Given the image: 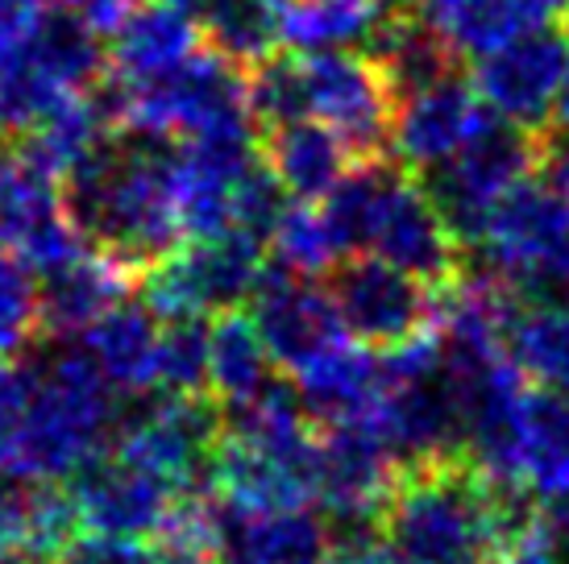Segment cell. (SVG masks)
Segmentation results:
<instances>
[{
    "mask_svg": "<svg viewBox=\"0 0 569 564\" xmlns=\"http://www.w3.org/2000/svg\"><path fill=\"white\" fill-rule=\"evenodd\" d=\"M366 250L379 253L391 266L408 270L411 279L441 286V291L461 279V241L445 224L441 208L432 204L425 183L403 167L382 191L379 216H375Z\"/></svg>",
    "mask_w": 569,
    "mask_h": 564,
    "instance_id": "cell-11",
    "label": "cell"
},
{
    "mask_svg": "<svg viewBox=\"0 0 569 564\" xmlns=\"http://www.w3.org/2000/svg\"><path fill=\"white\" fill-rule=\"evenodd\" d=\"M312 117L341 133L358 162L391 158V125L399 95L382 67L358 50H317L303 54Z\"/></svg>",
    "mask_w": 569,
    "mask_h": 564,
    "instance_id": "cell-10",
    "label": "cell"
},
{
    "mask_svg": "<svg viewBox=\"0 0 569 564\" xmlns=\"http://www.w3.org/2000/svg\"><path fill=\"white\" fill-rule=\"evenodd\" d=\"M267 274V245L246 233L196 236L142 274V299L162 320L224 315L250 303Z\"/></svg>",
    "mask_w": 569,
    "mask_h": 564,
    "instance_id": "cell-6",
    "label": "cell"
},
{
    "mask_svg": "<svg viewBox=\"0 0 569 564\" xmlns=\"http://www.w3.org/2000/svg\"><path fill=\"white\" fill-rule=\"evenodd\" d=\"M537 174L569 204V138H561V133L545 138V150H540V171Z\"/></svg>",
    "mask_w": 569,
    "mask_h": 564,
    "instance_id": "cell-41",
    "label": "cell"
},
{
    "mask_svg": "<svg viewBox=\"0 0 569 564\" xmlns=\"http://www.w3.org/2000/svg\"><path fill=\"white\" fill-rule=\"evenodd\" d=\"M217 498V494H212ZM221 564H329L332 527L312 506L253 511L217 498Z\"/></svg>",
    "mask_w": 569,
    "mask_h": 564,
    "instance_id": "cell-16",
    "label": "cell"
},
{
    "mask_svg": "<svg viewBox=\"0 0 569 564\" xmlns=\"http://www.w3.org/2000/svg\"><path fill=\"white\" fill-rule=\"evenodd\" d=\"M482 564H561V540L553 532H545V523L537 515L532 527L503 540Z\"/></svg>",
    "mask_w": 569,
    "mask_h": 564,
    "instance_id": "cell-38",
    "label": "cell"
},
{
    "mask_svg": "<svg viewBox=\"0 0 569 564\" xmlns=\"http://www.w3.org/2000/svg\"><path fill=\"white\" fill-rule=\"evenodd\" d=\"M71 498L80 511L83 532L100 535H126V540H142L154 535L159 523L171 515V506L179 502L162 477H154L150 470L133 465L121 453H100L96 461H88L71 482Z\"/></svg>",
    "mask_w": 569,
    "mask_h": 564,
    "instance_id": "cell-14",
    "label": "cell"
},
{
    "mask_svg": "<svg viewBox=\"0 0 569 564\" xmlns=\"http://www.w3.org/2000/svg\"><path fill=\"white\" fill-rule=\"evenodd\" d=\"M246 100L258 129H279L291 121L312 117V95H308V67L303 54H270L262 63L246 67Z\"/></svg>",
    "mask_w": 569,
    "mask_h": 564,
    "instance_id": "cell-30",
    "label": "cell"
},
{
    "mask_svg": "<svg viewBox=\"0 0 569 564\" xmlns=\"http://www.w3.org/2000/svg\"><path fill=\"white\" fill-rule=\"evenodd\" d=\"M287 208H291V195H287V188L274 179V171L262 162V167L238 188L233 229L253 236V241H262V245H270V233L279 229V220H283Z\"/></svg>",
    "mask_w": 569,
    "mask_h": 564,
    "instance_id": "cell-35",
    "label": "cell"
},
{
    "mask_svg": "<svg viewBox=\"0 0 569 564\" xmlns=\"http://www.w3.org/2000/svg\"><path fill=\"white\" fill-rule=\"evenodd\" d=\"M38 394V361H0V470H13Z\"/></svg>",
    "mask_w": 569,
    "mask_h": 564,
    "instance_id": "cell-34",
    "label": "cell"
},
{
    "mask_svg": "<svg viewBox=\"0 0 569 564\" xmlns=\"http://www.w3.org/2000/svg\"><path fill=\"white\" fill-rule=\"evenodd\" d=\"M109 133H112L109 109H104V100H100L92 88V92L67 95L50 117H42V121L26 133L21 150L63 183L67 174L76 171Z\"/></svg>",
    "mask_w": 569,
    "mask_h": 564,
    "instance_id": "cell-25",
    "label": "cell"
},
{
    "mask_svg": "<svg viewBox=\"0 0 569 564\" xmlns=\"http://www.w3.org/2000/svg\"><path fill=\"white\" fill-rule=\"evenodd\" d=\"M224 436V407L208 394L138 399L112 440V453L150 470L183 498L208 490L212 456Z\"/></svg>",
    "mask_w": 569,
    "mask_h": 564,
    "instance_id": "cell-7",
    "label": "cell"
},
{
    "mask_svg": "<svg viewBox=\"0 0 569 564\" xmlns=\"http://www.w3.org/2000/svg\"><path fill=\"white\" fill-rule=\"evenodd\" d=\"M370 59L382 67L396 95L432 88L441 79L461 75V50L449 42V33L420 13H408L391 4V13L379 21L370 38Z\"/></svg>",
    "mask_w": 569,
    "mask_h": 564,
    "instance_id": "cell-22",
    "label": "cell"
},
{
    "mask_svg": "<svg viewBox=\"0 0 569 564\" xmlns=\"http://www.w3.org/2000/svg\"><path fill=\"white\" fill-rule=\"evenodd\" d=\"M267 167L291 200L325 204L332 191L341 188V179L358 167V158L341 141V133H332L325 121L308 117V121L267 129Z\"/></svg>",
    "mask_w": 569,
    "mask_h": 564,
    "instance_id": "cell-21",
    "label": "cell"
},
{
    "mask_svg": "<svg viewBox=\"0 0 569 564\" xmlns=\"http://www.w3.org/2000/svg\"><path fill=\"white\" fill-rule=\"evenodd\" d=\"M549 125L561 133V138H569V63H566V75H561V83H557V95H553V112H549Z\"/></svg>",
    "mask_w": 569,
    "mask_h": 564,
    "instance_id": "cell-43",
    "label": "cell"
},
{
    "mask_svg": "<svg viewBox=\"0 0 569 564\" xmlns=\"http://www.w3.org/2000/svg\"><path fill=\"white\" fill-rule=\"evenodd\" d=\"M296 391H300L303 407L312 423L332 427V423L366 420L375 415L382 391H387V370H382V353L366 345H341L317 357L308 370L296 374Z\"/></svg>",
    "mask_w": 569,
    "mask_h": 564,
    "instance_id": "cell-20",
    "label": "cell"
},
{
    "mask_svg": "<svg viewBox=\"0 0 569 564\" xmlns=\"http://www.w3.org/2000/svg\"><path fill=\"white\" fill-rule=\"evenodd\" d=\"M67 92L59 79L50 75V67L33 54L30 38L21 47L0 50V125L9 133H30L42 117L63 104Z\"/></svg>",
    "mask_w": 569,
    "mask_h": 564,
    "instance_id": "cell-29",
    "label": "cell"
},
{
    "mask_svg": "<svg viewBox=\"0 0 569 564\" xmlns=\"http://www.w3.org/2000/svg\"><path fill=\"white\" fill-rule=\"evenodd\" d=\"M154 561L159 564H221V527H217V498L212 490L183 494L171 515L154 532Z\"/></svg>",
    "mask_w": 569,
    "mask_h": 564,
    "instance_id": "cell-32",
    "label": "cell"
},
{
    "mask_svg": "<svg viewBox=\"0 0 569 564\" xmlns=\"http://www.w3.org/2000/svg\"><path fill=\"white\" fill-rule=\"evenodd\" d=\"M478 262L520 303L561 299L569 291V204L545 179H523L495 208L475 245Z\"/></svg>",
    "mask_w": 569,
    "mask_h": 564,
    "instance_id": "cell-5",
    "label": "cell"
},
{
    "mask_svg": "<svg viewBox=\"0 0 569 564\" xmlns=\"http://www.w3.org/2000/svg\"><path fill=\"white\" fill-rule=\"evenodd\" d=\"M38 494L42 482H30L13 470H0V548L33 552V523H38Z\"/></svg>",
    "mask_w": 569,
    "mask_h": 564,
    "instance_id": "cell-36",
    "label": "cell"
},
{
    "mask_svg": "<svg viewBox=\"0 0 569 564\" xmlns=\"http://www.w3.org/2000/svg\"><path fill=\"white\" fill-rule=\"evenodd\" d=\"M109 67L112 79H121L129 88H142V83H154V79L171 75L188 63L191 54H200V42H204V30L200 21L183 9H171V4H138L133 13L109 33Z\"/></svg>",
    "mask_w": 569,
    "mask_h": 564,
    "instance_id": "cell-17",
    "label": "cell"
},
{
    "mask_svg": "<svg viewBox=\"0 0 569 564\" xmlns=\"http://www.w3.org/2000/svg\"><path fill=\"white\" fill-rule=\"evenodd\" d=\"M545 138L540 129L516 125L495 109H482L475 133L445 167L425 174L432 204L441 208L445 224L453 229L461 250H475L487 233L495 208L503 204L523 179L540 171Z\"/></svg>",
    "mask_w": 569,
    "mask_h": 564,
    "instance_id": "cell-4",
    "label": "cell"
},
{
    "mask_svg": "<svg viewBox=\"0 0 569 564\" xmlns=\"http://www.w3.org/2000/svg\"><path fill=\"white\" fill-rule=\"evenodd\" d=\"M267 250L274 266L287 270V274H303V279H325L349 258L325 204L317 208L303 204V200H291L279 229L270 233Z\"/></svg>",
    "mask_w": 569,
    "mask_h": 564,
    "instance_id": "cell-28",
    "label": "cell"
},
{
    "mask_svg": "<svg viewBox=\"0 0 569 564\" xmlns=\"http://www.w3.org/2000/svg\"><path fill=\"white\" fill-rule=\"evenodd\" d=\"M47 13L50 0H0V50L21 47Z\"/></svg>",
    "mask_w": 569,
    "mask_h": 564,
    "instance_id": "cell-39",
    "label": "cell"
},
{
    "mask_svg": "<svg viewBox=\"0 0 569 564\" xmlns=\"http://www.w3.org/2000/svg\"><path fill=\"white\" fill-rule=\"evenodd\" d=\"M59 4H63V9H76L96 33H112L133 9H138V0H59Z\"/></svg>",
    "mask_w": 569,
    "mask_h": 564,
    "instance_id": "cell-40",
    "label": "cell"
},
{
    "mask_svg": "<svg viewBox=\"0 0 569 564\" xmlns=\"http://www.w3.org/2000/svg\"><path fill=\"white\" fill-rule=\"evenodd\" d=\"M0 250L21 258L38 279L92 250L67 216L63 183L21 145L0 150Z\"/></svg>",
    "mask_w": 569,
    "mask_h": 564,
    "instance_id": "cell-9",
    "label": "cell"
},
{
    "mask_svg": "<svg viewBox=\"0 0 569 564\" xmlns=\"http://www.w3.org/2000/svg\"><path fill=\"white\" fill-rule=\"evenodd\" d=\"M287 0H208L200 9V30L212 50L241 67L279 54Z\"/></svg>",
    "mask_w": 569,
    "mask_h": 564,
    "instance_id": "cell-27",
    "label": "cell"
},
{
    "mask_svg": "<svg viewBox=\"0 0 569 564\" xmlns=\"http://www.w3.org/2000/svg\"><path fill=\"white\" fill-rule=\"evenodd\" d=\"M329 564H411L403 561L387 540H366V544H349V548H332Z\"/></svg>",
    "mask_w": 569,
    "mask_h": 564,
    "instance_id": "cell-42",
    "label": "cell"
},
{
    "mask_svg": "<svg viewBox=\"0 0 569 564\" xmlns=\"http://www.w3.org/2000/svg\"><path fill=\"white\" fill-rule=\"evenodd\" d=\"M482 95L470 79H441L432 88L399 95L391 125V158L403 171L428 174L458 154L482 117Z\"/></svg>",
    "mask_w": 569,
    "mask_h": 564,
    "instance_id": "cell-15",
    "label": "cell"
},
{
    "mask_svg": "<svg viewBox=\"0 0 569 564\" xmlns=\"http://www.w3.org/2000/svg\"><path fill=\"white\" fill-rule=\"evenodd\" d=\"M159 4H171V9H183V13L200 17V9H204L208 0H159Z\"/></svg>",
    "mask_w": 569,
    "mask_h": 564,
    "instance_id": "cell-45",
    "label": "cell"
},
{
    "mask_svg": "<svg viewBox=\"0 0 569 564\" xmlns=\"http://www.w3.org/2000/svg\"><path fill=\"white\" fill-rule=\"evenodd\" d=\"M4 133H9V129H4V125H0V150H4Z\"/></svg>",
    "mask_w": 569,
    "mask_h": 564,
    "instance_id": "cell-46",
    "label": "cell"
},
{
    "mask_svg": "<svg viewBox=\"0 0 569 564\" xmlns=\"http://www.w3.org/2000/svg\"><path fill=\"white\" fill-rule=\"evenodd\" d=\"M63 204L92 250L146 274L179 250L183 236L174 212L171 138L112 129L63 179Z\"/></svg>",
    "mask_w": 569,
    "mask_h": 564,
    "instance_id": "cell-1",
    "label": "cell"
},
{
    "mask_svg": "<svg viewBox=\"0 0 569 564\" xmlns=\"http://www.w3.org/2000/svg\"><path fill=\"white\" fill-rule=\"evenodd\" d=\"M42 332V282L21 258L0 250V361L17 357Z\"/></svg>",
    "mask_w": 569,
    "mask_h": 564,
    "instance_id": "cell-33",
    "label": "cell"
},
{
    "mask_svg": "<svg viewBox=\"0 0 569 564\" xmlns=\"http://www.w3.org/2000/svg\"><path fill=\"white\" fill-rule=\"evenodd\" d=\"M507 353L528 386L569 399V299L520 303L507 324Z\"/></svg>",
    "mask_w": 569,
    "mask_h": 564,
    "instance_id": "cell-23",
    "label": "cell"
},
{
    "mask_svg": "<svg viewBox=\"0 0 569 564\" xmlns=\"http://www.w3.org/2000/svg\"><path fill=\"white\" fill-rule=\"evenodd\" d=\"M250 303L253 329H258L267 353L279 365V374L296 377L300 370H308L312 361L346 341V324L332 308L329 286H320L317 279L267 266Z\"/></svg>",
    "mask_w": 569,
    "mask_h": 564,
    "instance_id": "cell-12",
    "label": "cell"
},
{
    "mask_svg": "<svg viewBox=\"0 0 569 564\" xmlns=\"http://www.w3.org/2000/svg\"><path fill=\"white\" fill-rule=\"evenodd\" d=\"M537 515L528 490L490 486L466 456H449L403 470L382 511V540L411 564H482Z\"/></svg>",
    "mask_w": 569,
    "mask_h": 564,
    "instance_id": "cell-2",
    "label": "cell"
},
{
    "mask_svg": "<svg viewBox=\"0 0 569 564\" xmlns=\"http://www.w3.org/2000/svg\"><path fill=\"white\" fill-rule=\"evenodd\" d=\"M569 63V38L561 30L537 26L482 54L475 67V88L482 104L528 129L549 125L557 83Z\"/></svg>",
    "mask_w": 569,
    "mask_h": 564,
    "instance_id": "cell-13",
    "label": "cell"
},
{
    "mask_svg": "<svg viewBox=\"0 0 569 564\" xmlns=\"http://www.w3.org/2000/svg\"><path fill=\"white\" fill-rule=\"evenodd\" d=\"M121 423V391L100 374V365L80 341H63L38 361V394L13 473L63 486L88 461L109 453Z\"/></svg>",
    "mask_w": 569,
    "mask_h": 564,
    "instance_id": "cell-3",
    "label": "cell"
},
{
    "mask_svg": "<svg viewBox=\"0 0 569 564\" xmlns=\"http://www.w3.org/2000/svg\"><path fill=\"white\" fill-rule=\"evenodd\" d=\"M159 394H212V320H162Z\"/></svg>",
    "mask_w": 569,
    "mask_h": 564,
    "instance_id": "cell-31",
    "label": "cell"
},
{
    "mask_svg": "<svg viewBox=\"0 0 569 564\" xmlns=\"http://www.w3.org/2000/svg\"><path fill=\"white\" fill-rule=\"evenodd\" d=\"M54 564H159V561H154V548H146L142 540L83 532L54 556Z\"/></svg>",
    "mask_w": 569,
    "mask_h": 564,
    "instance_id": "cell-37",
    "label": "cell"
},
{
    "mask_svg": "<svg viewBox=\"0 0 569 564\" xmlns=\"http://www.w3.org/2000/svg\"><path fill=\"white\" fill-rule=\"evenodd\" d=\"M38 282H42V332H50L54 341H80L109 308L129 299L133 270L112 262L109 253L88 250Z\"/></svg>",
    "mask_w": 569,
    "mask_h": 564,
    "instance_id": "cell-19",
    "label": "cell"
},
{
    "mask_svg": "<svg viewBox=\"0 0 569 564\" xmlns=\"http://www.w3.org/2000/svg\"><path fill=\"white\" fill-rule=\"evenodd\" d=\"M520 482L537 502L569 498V399L537 386L523 407Z\"/></svg>",
    "mask_w": 569,
    "mask_h": 564,
    "instance_id": "cell-24",
    "label": "cell"
},
{
    "mask_svg": "<svg viewBox=\"0 0 569 564\" xmlns=\"http://www.w3.org/2000/svg\"><path fill=\"white\" fill-rule=\"evenodd\" d=\"M279 382V365L267 353L250 315H212V399L221 407H241L253 394Z\"/></svg>",
    "mask_w": 569,
    "mask_h": 564,
    "instance_id": "cell-26",
    "label": "cell"
},
{
    "mask_svg": "<svg viewBox=\"0 0 569 564\" xmlns=\"http://www.w3.org/2000/svg\"><path fill=\"white\" fill-rule=\"evenodd\" d=\"M329 295L346 324V336L379 353L428 332L441 308L428 282L382 262L379 253H349L329 274Z\"/></svg>",
    "mask_w": 569,
    "mask_h": 564,
    "instance_id": "cell-8",
    "label": "cell"
},
{
    "mask_svg": "<svg viewBox=\"0 0 569 564\" xmlns=\"http://www.w3.org/2000/svg\"><path fill=\"white\" fill-rule=\"evenodd\" d=\"M159 341L162 315L146 299H121L80 336L100 374L121 394H159Z\"/></svg>",
    "mask_w": 569,
    "mask_h": 564,
    "instance_id": "cell-18",
    "label": "cell"
},
{
    "mask_svg": "<svg viewBox=\"0 0 569 564\" xmlns=\"http://www.w3.org/2000/svg\"><path fill=\"white\" fill-rule=\"evenodd\" d=\"M0 564H47V556H33L21 548H0Z\"/></svg>",
    "mask_w": 569,
    "mask_h": 564,
    "instance_id": "cell-44",
    "label": "cell"
}]
</instances>
